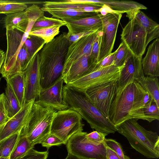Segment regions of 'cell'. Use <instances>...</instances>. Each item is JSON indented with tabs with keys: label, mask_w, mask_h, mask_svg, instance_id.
Instances as JSON below:
<instances>
[{
	"label": "cell",
	"mask_w": 159,
	"mask_h": 159,
	"mask_svg": "<svg viewBox=\"0 0 159 159\" xmlns=\"http://www.w3.org/2000/svg\"><path fill=\"white\" fill-rule=\"evenodd\" d=\"M63 83L62 77L50 87L42 89L38 98L35 101L57 111L69 108V106L63 98Z\"/></svg>",
	"instance_id": "obj_15"
},
{
	"label": "cell",
	"mask_w": 159,
	"mask_h": 159,
	"mask_svg": "<svg viewBox=\"0 0 159 159\" xmlns=\"http://www.w3.org/2000/svg\"><path fill=\"white\" fill-rule=\"evenodd\" d=\"M116 51L113 65L117 67L122 66H124L129 49L125 43L122 42Z\"/></svg>",
	"instance_id": "obj_34"
},
{
	"label": "cell",
	"mask_w": 159,
	"mask_h": 159,
	"mask_svg": "<svg viewBox=\"0 0 159 159\" xmlns=\"http://www.w3.org/2000/svg\"><path fill=\"white\" fill-rule=\"evenodd\" d=\"M4 98V93H3L0 95V129L9 120L5 107Z\"/></svg>",
	"instance_id": "obj_41"
},
{
	"label": "cell",
	"mask_w": 159,
	"mask_h": 159,
	"mask_svg": "<svg viewBox=\"0 0 159 159\" xmlns=\"http://www.w3.org/2000/svg\"><path fill=\"white\" fill-rule=\"evenodd\" d=\"M48 153V150L45 151L39 152L33 148L20 159H47Z\"/></svg>",
	"instance_id": "obj_40"
},
{
	"label": "cell",
	"mask_w": 159,
	"mask_h": 159,
	"mask_svg": "<svg viewBox=\"0 0 159 159\" xmlns=\"http://www.w3.org/2000/svg\"><path fill=\"white\" fill-rule=\"evenodd\" d=\"M100 15L102 20V27L98 63L111 53L122 14L112 12L104 16L100 13Z\"/></svg>",
	"instance_id": "obj_11"
},
{
	"label": "cell",
	"mask_w": 159,
	"mask_h": 159,
	"mask_svg": "<svg viewBox=\"0 0 159 159\" xmlns=\"http://www.w3.org/2000/svg\"><path fill=\"white\" fill-rule=\"evenodd\" d=\"M40 144L43 147L46 148L48 150L53 146H59L62 144H64L62 140L55 135L50 133Z\"/></svg>",
	"instance_id": "obj_38"
},
{
	"label": "cell",
	"mask_w": 159,
	"mask_h": 159,
	"mask_svg": "<svg viewBox=\"0 0 159 159\" xmlns=\"http://www.w3.org/2000/svg\"><path fill=\"white\" fill-rule=\"evenodd\" d=\"M64 159H82L77 156L70 153H68V154L66 157Z\"/></svg>",
	"instance_id": "obj_46"
},
{
	"label": "cell",
	"mask_w": 159,
	"mask_h": 159,
	"mask_svg": "<svg viewBox=\"0 0 159 159\" xmlns=\"http://www.w3.org/2000/svg\"><path fill=\"white\" fill-rule=\"evenodd\" d=\"M104 143L108 147L116 153L120 159H130L125 154L121 145L115 140L105 139Z\"/></svg>",
	"instance_id": "obj_36"
},
{
	"label": "cell",
	"mask_w": 159,
	"mask_h": 159,
	"mask_svg": "<svg viewBox=\"0 0 159 159\" xmlns=\"http://www.w3.org/2000/svg\"><path fill=\"white\" fill-rule=\"evenodd\" d=\"M60 26H54L31 31L30 34L39 37L42 39L46 43L51 41L60 32Z\"/></svg>",
	"instance_id": "obj_31"
},
{
	"label": "cell",
	"mask_w": 159,
	"mask_h": 159,
	"mask_svg": "<svg viewBox=\"0 0 159 159\" xmlns=\"http://www.w3.org/2000/svg\"><path fill=\"white\" fill-rule=\"evenodd\" d=\"M69 45L66 33H63L46 43L39 52L42 89L50 87L62 77Z\"/></svg>",
	"instance_id": "obj_1"
},
{
	"label": "cell",
	"mask_w": 159,
	"mask_h": 159,
	"mask_svg": "<svg viewBox=\"0 0 159 159\" xmlns=\"http://www.w3.org/2000/svg\"><path fill=\"white\" fill-rule=\"evenodd\" d=\"M20 135V131L0 142V157H9L15 148Z\"/></svg>",
	"instance_id": "obj_29"
},
{
	"label": "cell",
	"mask_w": 159,
	"mask_h": 159,
	"mask_svg": "<svg viewBox=\"0 0 159 159\" xmlns=\"http://www.w3.org/2000/svg\"><path fill=\"white\" fill-rule=\"evenodd\" d=\"M4 93V105L9 119L16 114L21 109L10 84L7 81Z\"/></svg>",
	"instance_id": "obj_27"
},
{
	"label": "cell",
	"mask_w": 159,
	"mask_h": 159,
	"mask_svg": "<svg viewBox=\"0 0 159 159\" xmlns=\"http://www.w3.org/2000/svg\"><path fill=\"white\" fill-rule=\"evenodd\" d=\"M1 80V77H0V83Z\"/></svg>",
	"instance_id": "obj_49"
},
{
	"label": "cell",
	"mask_w": 159,
	"mask_h": 159,
	"mask_svg": "<svg viewBox=\"0 0 159 159\" xmlns=\"http://www.w3.org/2000/svg\"><path fill=\"white\" fill-rule=\"evenodd\" d=\"M120 36L133 54L142 57L148 44L159 38V25L139 10L123 29Z\"/></svg>",
	"instance_id": "obj_2"
},
{
	"label": "cell",
	"mask_w": 159,
	"mask_h": 159,
	"mask_svg": "<svg viewBox=\"0 0 159 159\" xmlns=\"http://www.w3.org/2000/svg\"><path fill=\"white\" fill-rule=\"evenodd\" d=\"M116 53V51L111 52L102 61L98 63L95 70L100 68L108 66L114 65V61Z\"/></svg>",
	"instance_id": "obj_42"
},
{
	"label": "cell",
	"mask_w": 159,
	"mask_h": 159,
	"mask_svg": "<svg viewBox=\"0 0 159 159\" xmlns=\"http://www.w3.org/2000/svg\"><path fill=\"white\" fill-rule=\"evenodd\" d=\"M46 44L44 40L35 35L30 34L23 45L31 57L39 52Z\"/></svg>",
	"instance_id": "obj_30"
},
{
	"label": "cell",
	"mask_w": 159,
	"mask_h": 159,
	"mask_svg": "<svg viewBox=\"0 0 159 159\" xmlns=\"http://www.w3.org/2000/svg\"><path fill=\"white\" fill-rule=\"evenodd\" d=\"M0 22L6 30L16 29L24 33L29 19L25 11L6 15Z\"/></svg>",
	"instance_id": "obj_24"
},
{
	"label": "cell",
	"mask_w": 159,
	"mask_h": 159,
	"mask_svg": "<svg viewBox=\"0 0 159 159\" xmlns=\"http://www.w3.org/2000/svg\"><path fill=\"white\" fill-rule=\"evenodd\" d=\"M92 4H99L108 7L113 11L119 13H126V16L130 20L138 11L146 9L144 5L132 1L115 0H91Z\"/></svg>",
	"instance_id": "obj_21"
},
{
	"label": "cell",
	"mask_w": 159,
	"mask_h": 159,
	"mask_svg": "<svg viewBox=\"0 0 159 159\" xmlns=\"http://www.w3.org/2000/svg\"><path fill=\"white\" fill-rule=\"evenodd\" d=\"M34 146L31 144L25 135L21 133L17 144L9 157V159H20Z\"/></svg>",
	"instance_id": "obj_28"
},
{
	"label": "cell",
	"mask_w": 159,
	"mask_h": 159,
	"mask_svg": "<svg viewBox=\"0 0 159 159\" xmlns=\"http://www.w3.org/2000/svg\"><path fill=\"white\" fill-rule=\"evenodd\" d=\"M5 54L4 52L0 49V71L5 60Z\"/></svg>",
	"instance_id": "obj_45"
},
{
	"label": "cell",
	"mask_w": 159,
	"mask_h": 159,
	"mask_svg": "<svg viewBox=\"0 0 159 159\" xmlns=\"http://www.w3.org/2000/svg\"><path fill=\"white\" fill-rule=\"evenodd\" d=\"M10 84L20 105L22 107L25 104V83L24 71L18 72L5 79Z\"/></svg>",
	"instance_id": "obj_25"
},
{
	"label": "cell",
	"mask_w": 159,
	"mask_h": 159,
	"mask_svg": "<svg viewBox=\"0 0 159 159\" xmlns=\"http://www.w3.org/2000/svg\"><path fill=\"white\" fill-rule=\"evenodd\" d=\"M24 72L26 104L33 100H36L42 89L39 52L33 57Z\"/></svg>",
	"instance_id": "obj_13"
},
{
	"label": "cell",
	"mask_w": 159,
	"mask_h": 159,
	"mask_svg": "<svg viewBox=\"0 0 159 159\" xmlns=\"http://www.w3.org/2000/svg\"><path fill=\"white\" fill-rule=\"evenodd\" d=\"M119 133L125 137L131 146L148 158L159 157V136L148 130L134 119L127 120L116 126Z\"/></svg>",
	"instance_id": "obj_4"
},
{
	"label": "cell",
	"mask_w": 159,
	"mask_h": 159,
	"mask_svg": "<svg viewBox=\"0 0 159 159\" xmlns=\"http://www.w3.org/2000/svg\"><path fill=\"white\" fill-rule=\"evenodd\" d=\"M97 64L93 63L90 55H85L73 62L62 73L64 82L67 84L95 70Z\"/></svg>",
	"instance_id": "obj_18"
},
{
	"label": "cell",
	"mask_w": 159,
	"mask_h": 159,
	"mask_svg": "<svg viewBox=\"0 0 159 159\" xmlns=\"http://www.w3.org/2000/svg\"><path fill=\"white\" fill-rule=\"evenodd\" d=\"M98 31L88 34L69 45L62 72L76 60L85 55L90 54Z\"/></svg>",
	"instance_id": "obj_16"
},
{
	"label": "cell",
	"mask_w": 159,
	"mask_h": 159,
	"mask_svg": "<svg viewBox=\"0 0 159 159\" xmlns=\"http://www.w3.org/2000/svg\"><path fill=\"white\" fill-rule=\"evenodd\" d=\"M124 66L117 67L112 65L100 68L67 85L84 92L90 87L118 80Z\"/></svg>",
	"instance_id": "obj_10"
},
{
	"label": "cell",
	"mask_w": 159,
	"mask_h": 159,
	"mask_svg": "<svg viewBox=\"0 0 159 159\" xmlns=\"http://www.w3.org/2000/svg\"><path fill=\"white\" fill-rule=\"evenodd\" d=\"M87 134L82 131L72 136L66 144L68 153L82 159H107L104 142L95 144L87 139Z\"/></svg>",
	"instance_id": "obj_8"
},
{
	"label": "cell",
	"mask_w": 159,
	"mask_h": 159,
	"mask_svg": "<svg viewBox=\"0 0 159 159\" xmlns=\"http://www.w3.org/2000/svg\"><path fill=\"white\" fill-rule=\"evenodd\" d=\"M94 32H95L89 31L82 32L69 35H66V36L69 41V45H70L72 43L82 39L85 36Z\"/></svg>",
	"instance_id": "obj_43"
},
{
	"label": "cell",
	"mask_w": 159,
	"mask_h": 159,
	"mask_svg": "<svg viewBox=\"0 0 159 159\" xmlns=\"http://www.w3.org/2000/svg\"><path fill=\"white\" fill-rule=\"evenodd\" d=\"M159 39H156L149 46L147 53L142 59V65L144 76H159Z\"/></svg>",
	"instance_id": "obj_20"
},
{
	"label": "cell",
	"mask_w": 159,
	"mask_h": 159,
	"mask_svg": "<svg viewBox=\"0 0 159 159\" xmlns=\"http://www.w3.org/2000/svg\"><path fill=\"white\" fill-rule=\"evenodd\" d=\"M143 88L137 81L116 93L111 105L108 120L116 126L131 118V113Z\"/></svg>",
	"instance_id": "obj_6"
},
{
	"label": "cell",
	"mask_w": 159,
	"mask_h": 159,
	"mask_svg": "<svg viewBox=\"0 0 159 159\" xmlns=\"http://www.w3.org/2000/svg\"><path fill=\"white\" fill-rule=\"evenodd\" d=\"M106 149L107 159H120L116 153L106 145Z\"/></svg>",
	"instance_id": "obj_44"
},
{
	"label": "cell",
	"mask_w": 159,
	"mask_h": 159,
	"mask_svg": "<svg viewBox=\"0 0 159 159\" xmlns=\"http://www.w3.org/2000/svg\"><path fill=\"white\" fill-rule=\"evenodd\" d=\"M57 111L34 101L21 132L32 145L40 144L50 133L52 120Z\"/></svg>",
	"instance_id": "obj_5"
},
{
	"label": "cell",
	"mask_w": 159,
	"mask_h": 159,
	"mask_svg": "<svg viewBox=\"0 0 159 159\" xmlns=\"http://www.w3.org/2000/svg\"><path fill=\"white\" fill-rule=\"evenodd\" d=\"M143 114L146 120L149 122L159 120V108L154 101L143 109Z\"/></svg>",
	"instance_id": "obj_35"
},
{
	"label": "cell",
	"mask_w": 159,
	"mask_h": 159,
	"mask_svg": "<svg viewBox=\"0 0 159 159\" xmlns=\"http://www.w3.org/2000/svg\"><path fill=\"white\" fill-rule=\"evenodd\" d=\"M43 7L48 8H67L75 10L92 12L100 13L103 5L99 4H80L71 3L67 0L59 1H46L43 2Z\"/></svg>",
	"instance_id": "obj_22"
},
{
	"label": "cell",
	"mask_w": 159,
	"mask_h": 159,
	"mask_svg": "<svg viewBox=\"0 0 159 159\" xmlns=\"http://www.w3.org/2000/svg\"><path fill=\"white\" fill-rule=\"evenodd\" d=\"M153 98L159 108V83L158 77L143 76L137 81Z\"/></svg>",
	"instance_id": "obj_26"
},
{
	"label": "cell",
	"mask_w": 159,
	"mask_h": 159,
	"mask_svg": "<svg viewBox=\"0 0 159 159\" xmlns=\"http://www.w3.org/2000/svg\"><path fill=\"white\" fill-rule=\"evenodd\" d=\"M10 1L8 0H0V4L5 2H9Z\"/></svg>",
	"instance_id": "obj_47"
},
{
	"label": "cell",
	"mask_w": 159,
	"mask_h": 159,
	"mask_svg": "<svg viewBox=\"0 0 159 159\" xmlns=\"http://www.w3.org/2000/svg\"><path fill=\"white\" fill-rule=\"evenodd\" d=\"M142 57L136 56L129 50L117 81L116 93L129 84L144 76L142 65Z\"/></svg>",
	"instance_id": "obj_14"
},
{
	"label": "cell",
	"mask_w": 159,
	"mask_h": 159,
	"mask_svg": "<svg viewBox=\"0 0 159 159\" xmlns=\"http://www.w3.org/2000/svg\"><path fill=\"white\" fill-rule=\"evenodd\" d=\"M107 135L106 134L96 130L87 134L86 137L87 139L91 142L96 145H99L104 142L105 137Z\"/></svg>",
	"instance_id": "obj_39"
},
{
	"label": "cell",
	"mask_w": 159,
	"mask_h": 159,
	"mask_svg": "<svg viewBox=\"0 0 159 159\" xmlns=\"http://www.w3.org/2000/svg\"><path fill=\"white\" fill-rule=\"evenodd\" d=\"M30 32L26 30L23 33L16 29L6 30L7 50L0 71L5 79L9 76L14 66L17 56Z\"/></svg>",
	"instance_id": "obj_12"
},
{
	"label": "cell",
	"mask_w": 159,
	"mask_h": 159,
	"mask_svg": "<svg viewBox=\"0 0 159 159\" xmlns=\"http://www.w3.org/2000/svg\"><path fill=\"white\" fill-rule=\"evenodd\" d=\"M62 94L69 108L78 113L91 128L107 135L117 132V127L89 101L84 92L66 84Z\"/></svg>",
	"instance_id": "obj_3"
},
{
	"label": "cell",
	"mask_w": 159,
	"mask_h": 159,
	"mask_svg": "<svg viewBox=\"0 0 159 159\" xmlns=\"http://www.w3.org/2000/svg\"><path fill=\"white\" fill-rule=\"evenodd\" d=\"M9 157H0V159H9Z\"/></svg>",
	"instance_id": "obj_48"
},
{
	"label": "cell",
	"mask_w": 159,
	"mask_h": 159,
	"mask_svg": "<svg viewBox=\"0 0 159 159\" xmlns=\"http://www.w3.org/2000/svg\"><path fill=\"white\" fill-rule=\"evenodd\" d=\"M118 80L90 87L83 92L89 101L108 119L116 93Z\"/></svg>",
	"instance_id": "obj_9"
},
{
	"label": "cell",
	"mask_w": 159,
	"mask_h": 159,
	"mask_svg": "<svg viewBox=\"0 0 159 159\" xmlns=\"http://www.w3.org/2000/svg\"><path fill=\"white\" fill-rule=\"evenodd\" d=\"M64 21L56 18L43 16L38 19L34 25L31 31L54 26H66Z\"/></svg>",
	"instance_id": "obj_32"
},
{
	"label": "cell",
	"mask_w": 159,
	"mask_h": 159,
	"mask_svg": "<svg viewBox=\"0 0 159 159\" xmlns=\"http://www.w3.org/2000/svg\"><path fill=\"white\" fill-rule=\"evenodd\" d=\"M68 30L67 35L89 31L96 32L102 29V22L100 13L89 17L76 20H64Z\"/></svg>",
	"instance_id": "obj_19"
},
{
	"label": "cell",
	"mask_w": 159,
	"mask_h": 159,
	"mask_svg": "<svg viewBox=\"0 0 159 159\" xmlns=\"http://www.w3.org/2000/svg\"><path fill=\"white\" fill-rule=\"evenodd\" d=\"M27 8V5L25 2L10 1L0 4V14L7 15L20 12Z\"/></svg>",
	"instance_id": "obj_33"
},
{
	"label": "cell",
	"mask_w": 159,
	"mask_h": 159,
	"mask_svg": "<svg viewBox=\"0 0 159 159\" xmlns=\"http://www.w3.org/2000/svg\"><path fill=\"white\" fill-rule=\"evenodd\" d=\"M101 30L98 31L97 32L90 54V58L91 61L95 64H97L98 62L101 40Z\"/></svg>",
	"instance_id": "obj_37"
},
{
	"label": "cell",
	"mask_w": 159,
	"mask_h": 159,
	"mask_svg": "<svg viewBox=\"0 0 159 159\" xmlns=\"http://www.w3.org/2000/svg\"><path fill=\"white\" fill-rule=\"evenodd\" d=\"M34 101V100H33L26 103L0 129V142L21 131L28 119L32 106Z\"/></svg>",
	"instance_id": "obj_17"
},
{
	"label": "cell",
	"mask_w": 159,
	"mask_h": 159,
	"mask_svg": "<svg viewBox=\"0 0 159 159\" xmlns=\"http://www.w3.org/2000/svg\"><path fill=\"white\" fill-rule=\"evenodd\" d=\"M44 11L51 14L56 18L63 20L66 19L76 20L93 16L98 13L92 12L79 11L67 8H41Z\"/></svg>",
	"instance_id": "obj_23"
},
{
	"label": "cell",
	"mask_w": 159,
	"mask_h": 159,
	"mask_svg": "<svg viewBox=\"0 0 159 159\" xmlns=\"http://www.w3.org/2000/svg\"><path fill=\"white\" fill-rule=\"evenodd\" d=\"M84 125L80 115L70 108L57 111L52 120L50 134L62 140L66 144L74 134L82 131Z\"/></svg>",
	"instance_id": "obj_7"
}]
</instances>
